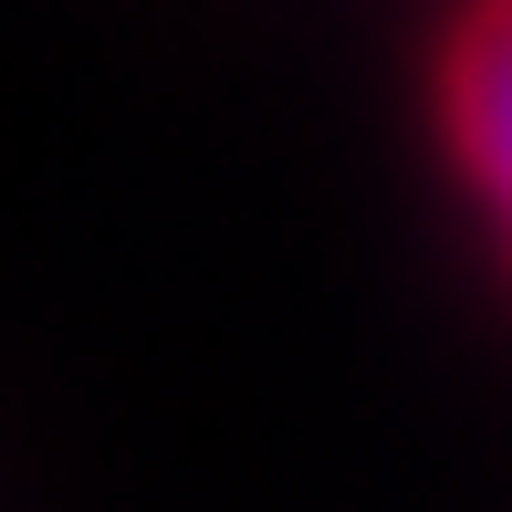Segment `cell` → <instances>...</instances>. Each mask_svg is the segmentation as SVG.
I'll return each instance as SVG.
<instances>
[{
    "label": "cell",
    "mask_w": 512,
    "mask_h": 512,
    "mask_svg": "<svg viewBox=\"0 0 512 512\" xmlns=\"http://www.w3.org/2000/svg\"><path fill=\"white\" fill-rule=\"evenodd\" d=\"M429 136L512 251V0H460L429 53Z\"/></svg>",
    "instance_id": "1"
},
{
    "label": "cell",
    "mask_w": 512,
    "mask_h": 512,
    "mask_svg": "<svg viewBox=\"0 0 512 512\" xmlns=\"http://www.w3.org/2000/svg\"><path fill=\"white\" fill-rule=\"evenodd\" d=\"M502 262H512V251H502Z\"/></svg>",
    "instance_id": "2"
}]
</instances>
